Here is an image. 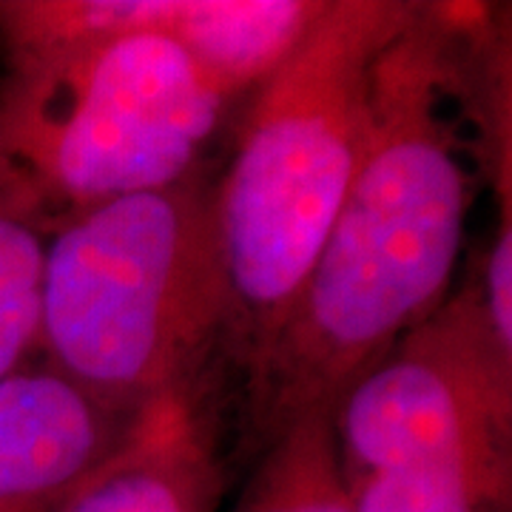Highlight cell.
I'll list each match as a JSON object with an SVG mask.
<instances>
[{
    "label": "cell",
    "mask_w": 512,
    "mask_h": 512,
    "mask_svg": "<svg viewBox=\"0 0 512 512\" xmlns=\"http://www.w3.org/2000/svg\"><path fill=\"white\" fill-rule=\"evenodd\" d=\"M46 237L35 205L0 168V382L37 353Z\"/></svg>",
    "instance_id": "cell-9"
},
{
    "label": "cell",
    "mask_w": 512,
    "mask_h": 512,
    "mask_svg": "<svg viewBox=\"0 0 512 512\" xmlns=\"http://www.w3.org/2000/svg\"><path fill=\"white\" fill-rule=\"evenodd\" d=\"M211 376L137 407L60 512H220L228 473Z\"/></svg>",
    "instance_id": "cell-6"
},
{
    "label": "cell",
    "mask_w": 512,
    "mask_h": 512,
    "mask_svg": "<svg viewBox=\"0 0 512 512\" xmlns=\"http://www.w3.org/2000/svg\"><path fill=\"white\" fill-rule=\"evenodd\" d=\"M416 12L407 0H325L308 35L254 92L234 160L214 185L231 328L242 370L291 311L365 151L373 80Z\"/></svg>",
    "instance_id": "cell-2"
},
{
    "label": "cell",
    "mask_w": 512,
    "mask_h": 512,
    "mask_svg": "<svg viewBox=\"0 0 512 512\" xmlns=\"http://www.w3.org/2000/svg\"><path fill=\"white\" fill-rule=\"evenodd\" d=\"M188 0L146 29L3 57L0 168L46 228L200 174L231 97L177 43Z\"/></svg>",
    "instance_id": "cell-4"
},
{
    "label": "cell",
    "mask_w": 512,
    "mask_h": 512,
    "mask_svg": "<svg viewBox=\"0 0 512 512\" xmlns=\"http://www.w3.org/2000/svg\"><path fill=\"white\" fill-rule=\"evenodd\" d=\"M456 9L416 3L376 66L365 151L291 311L245 365L248 427L262 444L333 410L450 293L470 177L447 114Z\"/></svg>",
    "instance_id": "cell-1"
},
{
    "label": "cell",
    "mask_w": 512,
    "mask_h": 512,
    "mask_svg": "<svg viewBox=\"0 0 512 512\" xmlns=\"http://www.w3.org/2000/svg\"><path fill=\"white\" fill-rule=\"evenodd\" d=\"M126 421L46 365L0 382V512H60Z\"/></svg>",
    "instance_id": "cell-7"
},
{
    "label": "cell",
    "mask_w": 512,
    "mask_h": 512,
    "mask_svg": "<svg viewBox=\"0 0 512 512\" xmlns=\"http://www.w3.org/2000/svg\"><path fill=\"white\" fill-rule=\"evenodd\" d=\"M333 433L348 484L433 467L512 493V353L495 342L476 276L350 384Z\"/></svg>",
    "instance_id": "cell-5"
},
{
    "label": "cell",
    "mask_w": 512,
    "mask_h": 512,
    "mask_svg": "<svg viewBox=\"0 0 512 512\" xmlns=\"http://www.w3.org/2000/svg\"><path fill=\"white\" fill-rule=\"evenodd\" d=\"M231 512H353L333 410H311L285 427L262 450Z\"/></svg>",
    "instance_id": "cell-8"
},
{
    "label": "cell",
    "mask_w": 512,
    "mask_h": 512,
    "mask_svg": "<svg viewBox=\"0 0 512 512\" xmlns=\"http://www.w3.org/2000/svg\"><path fill=\"white\" fill-rule=\"evenodd\" d=\"M228 328L214 185L202 174L49 228L37 353L111 413L131 416L208 373Z\"/></svg>",
    "instance_id": "cell-3"
}]
</instances>
